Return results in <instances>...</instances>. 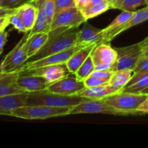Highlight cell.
Returning a JSON list of instances; mask_svg holds the SVG:
<instances>
[{
	"mask_svg": "<svg viewBox=\"0 0 148 148\" xmlns=\"http://www.w3.org/2000/svg\"><path fill=\"white\" fill-rule=\"evenodd\" d=\"M78 27L75 28H58L49 32V39L42 49L27 62H34L50 55L59 53L75 46Z\"/></svg>",
	"mask_w": 148,
	"mask_h": 148,
	"instance_id": "cell-1",
	"label": "cell"
},
{
	"mask_svg": "<svg viewBox=\"0 0 148 148\" xmlns=\"http://www.w3.org/2000/svg\"><path fill=\"white\" fill-rule=\"evenodd\" d=\"M86 98L79 95H64L52 93L48 91L29 92L26 106H48L52 107L73 108Z\"/></svg>",
	"mask_w": 148,
	"mask_h": 148,
	"instance_id": "cell-2",
	"label": "cell"
},
{
	"mask_svg": "<svg viewBox=\"0 0 148 148\" xmlns=\"http://www.w3.org/2000/svg\"><path fill=\"white\" fill-rule=\"evenodd\" d=\"M71 108L48 106H25L13 110L10 116L23 119H46L53 117L69 115Z\"/></svg>",
	"mask_w": 148,
	"mask_h": 148,
	"instance_id": "cell-3",
	"label": "cell"
},
{
	"mask_svg": "<svg viewBox=\"0 0 148 148\" xmlns=\"http://www.w3.org/2000/svg\"><path fill=\"white\" fill-rule=\"evenodd\" d=\"M30 32L24 33L20 41L11 51L6 55L1 62L0 66L4 73L19 72L27 62L28 56L27 54V42L30 37Z\"/></svg>",
	"mask_w": 148,
	"mask_h": 148,
	"instance_id": "cell-4",
	"label": "cell"
},
{
	"mask_svg": "<svg viewBox=\"0 0 148 148\" xmlns=\"http://www.w3.org/2000/svg\"><path fill=\"white\" fill-rule=\"evenodd\" d=\"M147 95L142 93H133L129 92H121L114 94L103 100L108 105L121 111L132 113L133 116L143 115L137 111L142 103L147 98Z\"/></svg>",
	"mask_w": 148,
	"mask_h": 148,
	"instance_id": "cell-5",
	"label": "cell"
},
{
	"mask_svg": "<svg viewBox=\"0 0 148 148\" xmlns=\"http://www.w3.org/2000/svg\"><path fill=\"white\" fill-rule=\"evenodd\" d=\"M104 114L114 116H133L132 113L121 111L108 105L103 100L85 99L82 102L71 108L70 114Z\"/></svg>",
	"mask_w": 148,
	"mask_h": 148,
	"instance_id": "cell-6",
	"label": "cell"
},
{
	"mask_svg": "<svg viewBox=\"0 0 148 148\" xmlns=\"http://www.w3.org/2000/svg\"><path fill=\"white\" fill-rule=\"evenodd\" d=\"M95 66V70H111L116 62L117 52L108 43L96 45L90 54Z\"/></svg>",
	"mask_w": 148,
	"mask_h": 148,
	"instance_id": "cell-7",
	"label": "cell"
},
{
	"mask_svg": "<svg viewBox=\"0 0 148 148\" xmlns=\"http://www.w3.org/2000/svg\"><path fill=\"white\" fill-rule=\"evenodd\" d=\"M114 49L117 52V59L113 66V72L123 69L134 70L142 56L143 48L140 46V43Z\"/></svg>",
	"mask_w": 148,
	"mask_h": 148,
	"instance_id": "cell-8",
	"label": "cell"
},
{
	"mask_svg": "<svg viewBox=\"0 0 148 148\" xmlns=\"http://www.w3.org/2000/svg\"><path fill=\"white\" fill-rule=\"evenodd\" d=\"M86 21L80 10L72 7L55 14L50 31L58 28H75Z\"/></svg>",
	"mask_w": 148,
	"mask_h": 148,
	"instance_id": "cell-9",
	"label": "cell"
},
{
	"mask_svg": "<svg viewBox=\"0 0 148 148\" xmlns=\"http://www.w3.org/2000/svg\"><path fill=\"white\" fill-rule=\"evenodd\" d=\"M70 72L66 64L47 65L33 69H21L18 72L19 75H37L46 78L51 84L68 75Z\"/></svg>",
	"mask_w": 148,
	"mask_h": 148,
	"instance_id": "cell-10",
	"label": "cell"
},
{
	"mask_svg": "<svg viewBox=\"0 0 148 148\" xmlns=\"http://www.w3.org/2000/svg\"><path fill=\"white\" fill-rule=\"evenodd\" d=\"M90 44H77L69 49L64 50L59 53H54V54L50 55L43 59H38V60L34 61V62H27L24 65L22 69H33V68L40 67V66H47V65L53 64H66L67 61L73 56L77 51L80 49H83L85 46Z\"/></svg>",
	"mask_w": 148,
	"mask_h": 148,
	"instance_id": "cell-11",
	"label": "cell"
},
{
	"mask_svg": "<svg viewBox=\"0 0 148 148\" xmlns=\"http://www.w3.org/2000/svg\"><path fill=\"white\" fill-rule=\"evenodd\" d=\"M85 88L84 82L79 81L75 74L69 73L64 77L51 84L46 91L60 95H75Z\"/></svg>",
	"mask_w": 148,
	"mask_h": 148,
	"instance_id": "cell-12",
	"label": "cell"
},
{
	"mask_svg": "<svg viewBox=\"0 0 148 148\" xmlns=\"http://www.w3.org/2000/svg\"><path fill=\"white\" fill-rule=\"evenodd\" d=\"M147 20L148 5H147V7L141 9V10L134 11V14L131 17V19L120 27L114 29V30H111V31L107 32V33H103V43H109L116 36H117L121 33L128 30L129 28H131V27L140 24V23H143V22L146 21Z\"/></svg>",
	"mask_w": 148,
	"mask_h": 148,
	"instance_id": "cell-13",
	"label": "cell"
},
{
	"mask_svg": "<svg viewBox=\"0 0 148 148\" xmlns=\"http://www.w3.org/2000/svg\"><path fill=\"white\" fill-rule=\"evenodd\" d=\"M17 83L27 92H40L47 90L51 85L45 77L37 75H19Z\"/></svg>",
	"mask_w": 148,
	"mask_h": 148,
	"instance_id": "cell-14",
	"label": "cell"
},
{
	"mask_svg": "<svg viewBox=\"0 0 148 148\" xmlns=\"http://www.w3.org/2000/svg\"><path fill=\"white\" fill-rule=\"evenodd\" d=\"M103 31L85 22L83 27L77 32L76 44H91L103 43Z\"/></svg>",
	"mask_w": 148,
	"mask_h": 148,
	"instance_id": "cell-15",
	"label": "cell"
},
{
	"mask_svg": "<svg viewBox=\"0 0 148 148\" xmlns=\"http://www.w3.org/2000/svg\"><path fill=\"white\" fill-rule=\"evenodd\" d=\"M28 93L25 92L0 97V115L10 116L13 110L26 106Z\"/></svg>",
	"mask_w": 148,
	"mask_h": 148,
	"instance_id": "cell-16",
	"label": "cell"
},
{
	"mask_svg": "<svg viewBox=\"0 0 148 148\" xmlns=\"http://www.w3.org/2000/svg\"><path fill=\"white\" fill-rule=\"evenodd\" d=\"M17 77L18 72L5 73L0 77V97L27 92L17 85Z\"/></svg>",
	"mask_w": 148,
	"mask_h": 148,
	"instance_id": "cell-17",
	"label": "cell"
},
{
	"mask_svg": "<svg viewBox=\"0 0 148 148\" xmlns=\"http://www.w3.org/2000/svg\"><path fill=\"white\" fill-rule=\"evenodd\" d=\"M121 92L110 85L85 88L77 93V95L90 100H103L114 94Z\"/></svg>",
	"mask_w": 148,
	"mask_h": 148,
	"instance_id": "cell-18",
	"label": "cell"
},
{
	"mask_svg": "<svg viewBox=\"0 0 148 148\" xmlns=\"http://www.w3.org/2000/svg\"><path fill=\"white\" fill-rule=\"evenodd\" d=\"M30 3L34 4L37 8V17L34 26L30 30V35L40 32L49 33L51 30V26L47 21L46 12L43 7V0H31Z\"/></svg>",
	"mask_w": 148,
	"mask_h": 148,
	"instance_id": "cell-19",
	"label": "cell"
},
{
	"mask_svg": "<svg viewBox=\"0 0 148 148\" xmlns=\"http://www.w3.org/2000/svg\"><path fill=\"white\" fill-rule=\"evenodd\" d=\"M16 13L28 30H31L34 26L37 17V8L32 3H26L16 7Z\"/></svg>",
	"mask_w": 148,
	"mask_h": 148,
	"instance_id": "cell-20",
	"label": "cell"
},
{
	"mask_svg": "<svg viewBox=\"0 0 148 148\" xmlns=\"http://www.w3.org/2000/svg\"><path fill=\"white\" fill-rule=\"evenodd\" d=\"M98 43H91L85 46L83 49L77 51L66 63L68 69L70 73L75 74L77 69L80 67L81 65L85 62L89 56H90L92 50Z\"/></svg>",
	"mask_w": 148,
	"mask_h": 148,
	"instance_id": "cell-21",
	"label": "cell"
},
{
	"mask_svg": "<svg viewBox=\"0 0 148 148\" xmlns=\"http://www.w3.org/2000/svg\"><path fill=\"white\" fill-rule=\"evenodd\" d=\"M49 39V33L46 32H40L30 35L27 42V54L28 59L38 53L39 50L46 44Z\"/></svg>",
	"mask_w": 148,
	"mask_h": 148,
	"instance_id": "cell-22",
	"label": "cell"
},
{
	"mask_svg": "<svg viewBox=\"0 0 148 148\" xmlns=\"http://www.w3.org/2000/svg\"><path fill=\"white\" fill-rule=\"evenodd\" d=\"M148 88V71L133 74L129 83L126 85L122 91L124 92L140 93Z\"/></svg>",
	"mask_w": 148,
	"mask_h": 148,
	"instance_id": "cell-23",
	"label": "cell"
},
{
	"mask_svg": "<svg viewBox=\"0 0 148 148\" xmlns=\"http://www.w3.org/2000/svg\"><path fill=\"white\" fill-rule=\"evenodd\" d=\"M133 74L134 72L132 69H129L114 71L110 79L109 85L114 87L119 90L122 91L130 81Z\"/></svg>",
	"mask_w": 148,
	"mask_h": 148,
	"instance_id": "cell-24",
	"label": "cell"
},
{
	"mask_svg": "<svg viewBox=\"0 0 148 148\" xmlns=\"http://www.w3.org/2000/svg\"><path fill=\"white\" fill-rule=\"evenodd\" d=\"M109 4L110 9L134 12L137 7L147 5V0H112Z\"/></svg>",
	"mask_w": 148,
	"mask_h": 148,
	"instance_id": "cell-25",
	"label": "cell"
},
{
	"mask_svg": "<svg viewBox=\"0 0 148 148\" xmlns=\"http://www.w3.org/2000/svg\"><path fill=\"white\" fill-rule=\"evenodd\" d=\"M110 9V4L108 0L100 2L98 4H93L87 8L84 9L83 10L80 11L82 12V15L85 17V20H88L89 19L92 18V17H97L100 14H103L107 10Z\"/></svg>",
	"mask_w": 148,
	"mask_h": 148,
	"instance_id": "cell-26",
	"label": "cell"
},
{
	"mask_svg": "<svg viewBox=\"0 0 148 148\" xmlns=\"http://www.w3.org/2000/svg\"><path fill=\"white\" fill-rule=\"evenodd\" d=\"M134 13V12L123 11L106 28L103 29V33H107V32H109L111 30H114V29L119 28L121 26H122L123 25L125 24L127 22H128L131 19Z\"/></svg>",
	"mask_w": 148,
	"mask_h": 148,
	"instance_id": "cell-27",
	"label": "cell"
},
{
	"mask_svg": "<svg viewBox=\"0 0 148 148\" xmlns=\"http://www.w3.org/2000/svg\"><path fill=\"white\" fill-rule=\"evenodd\" d=\"M94 70H95V66H94L93 62H92L91 56H89L88 59L85 61V62L81 65L80 67L77 69V71L75 72V75L79 81L83 82L92 74Z\"/></svg>",
	"mask_w": 148,
	"mask_h": 148,
	"instance_id": "cell-28",
	"label": "cell"
},
{
	"mask_svg": "<svg viewBox=\"0 0 148 148\" xmlns=\"http://www.w3.org/2000/svg\"><path fill=\"white\" fill-rule=\"evenodd\" d=\"M9 17V21H10V24L12 25L13 26L14 29L18 30L20 33H25L27 32L30 31L28 30L25 27V25L23 24V23L22 22L21 19L20 18V17L18 16V14L16 13V12L13 14H10V16H8Z\"/></svg>",
	"mask_w": 148,
	"mask_h": 148,
	"instance_id": "cell-29",
	"label": "cell"
},
{
	"mask_svg": "<svg viewBox=\"0 0 148 148\" xmlns=\"http://www.w3.org/2000/svg\"><path fill=\"white\" fill-rule=\"evenodd\" d=\"M43 7L46 12L48 23L51 26L52 21L55 15V0H43Z\"/></svg>",
	"mask_w": 148,
	"mask_h": 148,
	"instance_id": "cell-30",
	"label": "cell"
},
{
	"mask_svg": "<svg viewBox=\"0 0 148 148\" xmlns=\"http://www.w3.org/2000/svg\"><path fill=\"white\" fill-rule=\"evenodd\" d=\"M85 88H92V87L101 86V85H109V81L101 78L89 76L83 81Z\"/></svg>",
	"mask_w": 148,
	"mask_h": 148,
	"instance_id": "cell-31",
	"label": "cell"
},
{
	"mask_svg": "<svg viewBox=\"0 0 148 148\" xmlns=\"http://www.w3.org/2000/svg\"><path fill=\"white\" fill-rule=\"evenodd\" d=\"M72 7H75L74 0H55V14Z\"/></svg>",
	"mask_w": 148,
	"mask_h": 148,
	"instance_id": "cell-32",
	"label": "cell"
},
{
	"mask_svg": "<svg viewBox=\"0 0 148 148\" xmlns=\"http://www.w3.org/2000/svg\"><path fill=\"white\" fill-rule=\"evenodd\" d=\"M148 71V56L140 57L137 62V65L134 67L133 72L134 74L140 73V72H147Z\"/></svg>",
	"mask_w": 148,
	"mask_h": 148,
	"instance_id": "cell-33",
	"label": "cell"
},
{
	"mask_svg": "<svg viewBox=\"0 0 148 148\" xmlns=\"http://www.w3.org/2000/svg\"><path fill=\"white\" fill-rule=\"evenodd\" d=\"M112 74L113 71L111 70H94L90 76L101 78V79H104L110 81Z\"/></svg>",
	"mask_w": 148,
	"mask_h": 148,
	"instance_id": "cell-34",
	"label": "cell"
},
{
	"mask_svg": "<svg viewBox=\"0 0 148 148\" xmlns=\"http://www.w3.org/2000/svg\"><path fill=\"white\" fill-rule=\"evenodd\" d=\"M16 12V7H0V18L1 17H8L10 14H13Z\"/></svg>",
	"mask_w": 148,
	"mask_h": 148,
	"instance_id": "cell-35",
	"label": "cell"
},
{
	"mask_svg": "<svg viewBox=\"0 0 148 148\" xmlns=\"http://www.w3.org/2000/svg\"><path fill=\"white\" fill-rule=\"evenodd\" d=\"M7 37H8V33L5 30L0 32V55L2 53L4 50V47L7 41Z\"/></svg>",
	"mask_w": 148,
	"mask_h": 148,
	"instance_id": "cell-36",
	"label": "cell"
},
{
	"mask_svg": "<svg viewBox=\"0 0 148 148\" xmlns=\"http://www.w3.org/2000/svg\"><path fill=\"white\" fill-rule=\"evenodd\" d=\"M74 1H75V7H76L78 10L82 11L84 9L89 7L91 0H74Z\"/></svg>",
	"mask_w": 148,
	"mask_h": 148,
	"instance_id": "cell-37",
	"label": "cell"
},
{
	"mask_svg": "<svg viewBox=\"0 0 148 148\" xmlns=\"http://www.w3.org/2000/svg\"><path fill=\"white\" fill-rule=\"evenodd\" d=\"M137 111L143 114H148V95L145 100L142 103L141 105L137 108Z\"/></svg>",
	"mask_w": 148,
	"mask_h": 148,
	"instance_id": "cell-38",
	"label": "cell"
},
{
	"mask_svg": "<svg viewBox=\"0 0 148 148\" xmlns=\"http://www.w3.org/2000/svg\"><path fill=\"white\" fill-rule=\"evenodd\" d=\"M9 25L10 24V21H9L8 17H1V18H0V32L5 30V29L7 28V27H8Z\"/></svg>",
	"mask_w": 148,
	"mask_h": 148,
	"instance_id": "cell-39",
	"label": "cell"
},
{
	"mask_svg": "<svg viewBox=\"0 0 148 148\" xmlns=\"http://www.w3.org/2000/svg\"><path fill=\"white\" fill-rule=\"evenodd\" d=\"M23 0H3L4 2V7H14V5L19 4Z\"/></svg>",
	"mask_w": 148,
	"mask_h": 148,
	"instance_id": "cell-40",
	"label": "cell"
},
{
	"mask_svg": "<svg viewBox=\"0 0 148 148\" xmlns=\"http://www.w3.org/2000/svg\"><path fill=\"white\" fill-rule=\"evenodd\" d=\"M143 56H148V45L143 47V49H142L141 57H143Z\"/></svg>",
	"mask_w": 148,
	"mask_h": 148,
	"instance_id": "cell-41",
	"label": "cell"
},
{
	"mask_svg": "<svg viewBox=\"0 0 148 148\" xmlns=\"http://www.w3.org/2000/svg\"><path fill=\"white\" fill-rule=\"evenodd\" d=\"M139 43H140V46H141L142 48L145 47V46H147V45H148V36L145 38L144 39V40H143L142 41H140Z\"/></svg>",
	"mask_w": 148,
	"mask_h": 148,
	"instance_id": "cell-42",
	"label": "cell"
},
{
	"mask_svg": "<svg viewBox=\"0 0 148 148\" xmlns=\"http://www.w3.org/2000/svg\"><path fill=\"white\" fill-rule=\"evenodd\" d=\"M140 93H142V94H145V95H148V88H146V89H145L144 90L142 91V92H140Z\"/></svg>",
	"mask_w": 148,
	"mask_h": 148,
	"instance_id": "cell-43",
	"label": "cell"
},
{
	"mask_svg": "<svg viewBox=\"0 0 148 148\" xmlns=\"http://www.w3.org/2000/svg\"><path fill=\"white\" fill-rule=\"evenodd\" d=\"M4 71H3V69H2V68H1V66H0V77H1L2 76V75H4Z\"/></svg>",
	"mask_w": 148,
	"mask_h": 148,
	"instance_id": "cell-44",
	"label": "cell"
},
{
	"mask_svg": "<svg viewBox=\"0 0 148 148\" xmlns=\"http://www.w3.org/2000/svg\"><path fill=\"white\" fill-rule=\"evenodd\" d=\"M4 7V2H3V0H0V7Z\"/></svg>",
	"mask_w": 148,
	"mask_h": 148,
	"instance_id": "cell-45",
	"label": "cell"
},
{
	"mask_svg": "<svg viewBox=\"0 0 148 148\" xmlns=\"http://www.w3.org/2000/svg\"><path fill=\"white\" fill-rule=\"evenodd\" d=\"M108 1H109V3H110V2H111V1H112V0H108Z\"/></svg>",
	"mask_w": 148,
	"mask_h": 148,
	"instance_id": "cell-46",
	"label": "cell"
},
{
	"mask_svg": "<svg viewBox=\"0 0 148 148\" xmlns=\"http://www.w3.org/2000/svg\"><path fill=\"white\" fill-rule=\"evenodd\" d=\"M147 5H148V0H147Z\"/></svg>",
	"mask_w": 148,
	"mask_h": 148,
	"instance_id": "cell-47",
	"label": "cell"
}]
</instances>
